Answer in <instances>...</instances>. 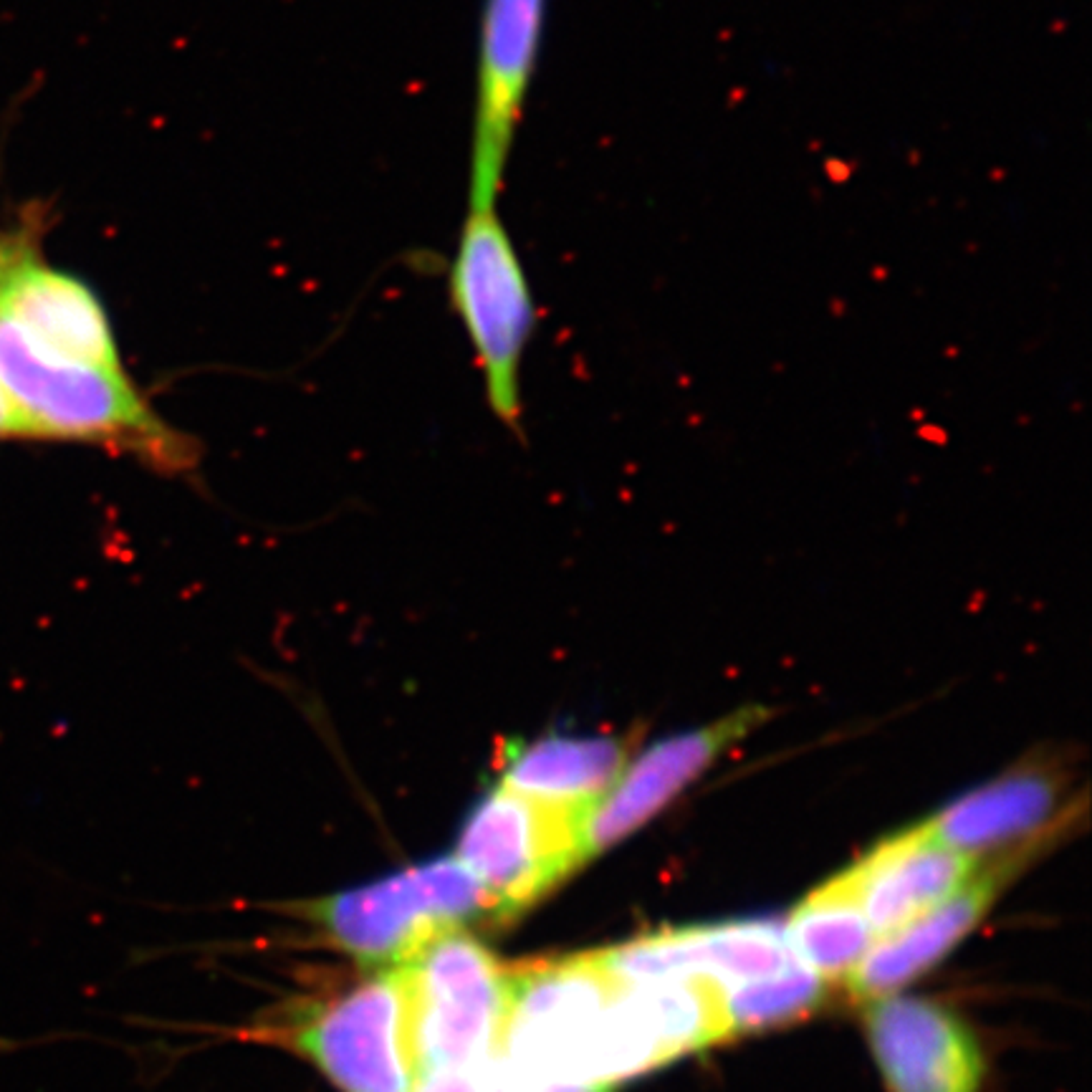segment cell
Instances as JSON below:
<instances>
[{"mask_svg":"<svg viewBox=\"0 0 1092 1092\" xmlns=\"http://www.w3.org/2000/svg\"><path fill=\"white\" fill-rule=\"evenodd\" d=\"M1036 847V840L1019 842L1011 852L996 858L994 865L976 870L949 898L883 936L847 976L852 994L860 999L890 996L938 963L987 916L1001 890L1029 862Z\"/></svg>","mask_w":1092,"mask_h":1092,"instance_id":"12","label":"cell"},{"mask_svg":"<svg viewBox=\"0 0 1092 1092\" xmlns=\"http://www.w3.org/2000/svg\"><path fill=\"white\" fill-rule=\"evenodd\" d=\"M288 1042L341 1092H412L417 1060L407 963L382 966L308 1007L288 1027Z\"/></svg>","mask_w":1092,"mask_h":1092,"instance_id":"7","label":"cell"},{"mask_svg":"<svg viewBox=\"0 0 1092 1092\" xmlns=\"http://www.w3.org/2000/svg\"><path fill=\"white\" fill-rule=\"evenodd\" d=\"M587 809L539 802L503 784L470 809L458 858L490 900V916L508 920L539 903L581 867V822Z\"/></svg>","mask_w":1092,"mask_h":1092,"instance_id":"6","label":"cell"},{"mask_svg":"<svg viewBox=\"0 0 1092 1092\" xmlns=\"http://www.w3.org/2000/svg\"><path fill=\"white\" fill-rule=\"evenodd\" d=\"M478 913H490V900L455 854L319 900L308 910L334 945L377 966L410 961L438 936L463 931Z\"/></svg>","mask_w":1092,"mask_h":1092,"instance_id":"3","label":"cell"},{"mask_svg":"<svg viewBox=\"0 0 1092 1092\" xmlns=\"http://www.w3.org/2000/svg\"><path fill=\"white\" fill-rule=\"evenodd\" d=\"M0 435H28L23 417L13 407L3 385H0Z\"/></svg>","mask_w":1092,"mask_h":1092,"instance_id":"20","label":"cell"},{"mask_svg":"<svg viewBox=\"0 0 1092 1092\" xmlns=\"http://www.w3.org/2000/svg\"><path fill=\"white\" fill-rule=\"evenodd\" d=\"M0 385L31 438L114 445L162 470H185L197 445L144 403L122 370L64 359L0 316Z\"/></svg>","mask_w":1092,"mask_h":1092,"instance_id":"1","label":"cell"},{"mask_svg":"<svg viewBox=\"0 0 1092 1092\" xmlns=\"http://www.w3.org/2000/svg\"><path fill=\"white\" fill-rule=\"evenodd\" d=\"M1065 792V776L1052 761L1029 759L1004 771L949 807L925 819V827L943 845L976 854L1004 847L1007 842L1032 840L1034 832L1052 829L1047 822Z\"/></svg>","mask_w":1092,"mask_h":1092,"instance_id":"15","label":"cell"},{"mask_svg":"<svg viewBox=\"0 0 1092 1092\" xmlns=\"http://www.w3.org/2000/svg\"><path fill=\"white\" fill-rule=\"evenodd\" d=\"M635 751L630 736L544 734L529 741H506L498 784L539 802L589 809L625 769Z\"/></svg>","mask_w":1092,"mask_h":1092,"instance_id":"16","label":"cell"},{"mask_svg":"<svg viewBox=\"0 0 1092 1092\" xmlns=\"http://www.w3.org/2000/svg\"><path fill=\"white\" fill-rule=\"evenodd\" d=\"M405 963L417 1075L494 1065L511 1007V966L463 931L438 936Z\"/></svg>","mask_w":1092,"mask_h":1092,"instance_id":"4","label":"cell"},{"mask_svg":"<svg viewBox=\"0 0 1092 1092\" xmlns=\"http://www.w3.org/2000/svg\"><path fill=\"white\" fill-rule=\"evenodd\" d=\"M867 1036L893 1092H978L987 1062L966 1022L936 1001L880 996Z\"/></svg>","mask_w":1092,"mask_h":1092,"instance_id":"10","label":"cell"},{"mask_svg":"<svg viewBox=\"0 0 1092 1092\" xmlns=\"http://www.w3.org/2000/svg\"><path fill=\"white\" fill-rule=\"evenodd\" d=\"M792 956L822 978L850 976L872 945L858 878L847 867L794 908L784 925Z\"/></svg>","mask_w":1092,"mask_h":1092,"instance_id":"17","label":"cell"},{"mask_svg":"<svg viewBox=\"0 0 1092 1092\" xmlns=\"http://www.w3.org/2000/svg\"><path fill=\"white\" fill-rule=\"evenodd\" d=\"M412 1092H498L496 1062L481 1067H445L417 1075Z\"/></svg>","mask_w":1092,"mask_h":1092,"instance_id":"19","label":"cell"},{"mask_svg":"<svg viewBox=\"0 0 1092 1092\" xmlns=\"http://www.w3.org/2000/svg\"><path fill=\"white\" fill-rule=\"evenodd\" d=\"M544 23L546 0H486L483 6L468 208H496L498 203L539 64Z\"/></svg>","mask_w":1092,"mask_h":1092,"instance_id":"8","label":"cell"},{"mask_svg":"<svg viewBox=\"0 0 1092 1092\" xmlns=\"http://www.w3.org/2000/svg\"><path fill=\"white\" fill-rule=\"evenodd\" d=\"M796 958L776 920H728L640 936L635 963L647 978L705 976L721 987L767 978Z\"/></svg>","mask_w":1092,"mask_h":1092,"instance_id":"14","label":"cell"},{"mask_svg":"<svg viewBox=\"0 0 1092 1092\" xmlns=\"http://www.w3.org/2000/svg\"><path fill=\"white\" fill-rule=\"evenodd\" d=\"M498 1092H612L597 1080L599 1036L620 987L597 951L511 966Z\"/></svg>","mask_w":1092,"mask_h":1092,"instance_id":"2","label":"cell"},{"mask_svg":"<svg viewBox=\"0 0 1092 1092\" xmlns=\"http://www.w3.org/2000/svg\"><path fill=\"white\" fill-rule=\"evenodd\" d=\"M976 867V854L943 845L923 822L887 837L852 865L862 910L880 938L949 898Z\"/></svg>","mask_w":1092,"mask_h":1092,"instance_id":"13","label":"cell"},{"mask_svg":"<svg viewBox=\"0 0 1092 1092\" xmlns=\"http://www.w3.org/2000/svg\"><path fill=\"white\" fill-rule=\"evenodd\" d=\"M767 705H741L711 723L670 734L632 751L614 784L587 809L581 822L585 860L635 834L716 761L769 721Z\"/></svg>","mask_w":1092,"mask_h":1092,"instance_id":"9","label":"cell"},{"mask_svg":"<svg viewBox=\"0 0 1092 1092\" xmlns=\"http://www.w3.org/2000/svg\"><path fill=\"white\" fill-rule=\"evenodd\" d=\"M822 996L825 978L799 961L767 978L721 987V1004L731 1034L789 1022L814 1009Z\"/></svg>","mask_w":1092,"mask_h":1092,"instance_id":"18","label":"cell"},{"mask_svg":"<svg viewBox=\"0 0 1092 1092\" xmlns=\"http://www.w3.org/2000/svg\"><path fill=\"white\" fill-rule=\"evenodd\" d=\"M448 283L481 362L488 405L508 428H516L519 370L536 316L523 263L496 208H468Z\"/></svg>","mask_w":1092,"mask_h":1092,"instance_id":"5","label":"cell"},{"mask_svg":"<svg viewBox=\"0 0 1092 1092\" xmlns=\"http://www.w3.org/2000/svg\"><path fill=\"white\" fill-rule=\"evenodd\" d=\"M0 316L51 354L122 370L112 324L94 291L41 263L21 243L0 246Z\"/></svg>","mask_w":1092,"mask_h":1092,"instance_id":"11","label":"cell"}]
</instances>
